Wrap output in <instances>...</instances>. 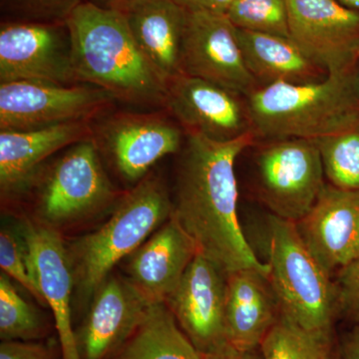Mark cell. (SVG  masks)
Segmentation results:
<instances>
[{
	"mask_svg": "<svg viewBox=\"0 0 359 359\" xmlns=\"http://www.w3.org/2000/svg\"><path fill=\"white\" fill-rule=\"evenodd\" d=\"M0 266L2 273L22 285L39 304H46L30 271L25 244L21 247L15 236L6 229L0 233Z\"/></svg>",
	"mask_w": 359,
	"mask_h": 359,
	"instance_id": "83f0119b",
	"label": "cell"
},
{
	"mask_svg": "<svg viewBox=\"0 0 359 359\" xmlns=\"http://www.w3.org/2000/svg\"><path fill=\"white\" fill-rule=\"evenodd\" d=\"M152 302L128 278L108 276L96 290L88 311L74 328L80 359H108L133 334Z\"/></svg>",
	"mask_w": 359,
	"mask_h": 359,
	"instance_id": "9a60e30c",
	"label": "cell"
},
{
	"mask_svg": "<svg viewBox=\"0 0 359 359\" xmlns=\"http://www.w3.org/2000/svg\"><path fill=\"white\" fill-rule=\"evenodd\" d=\"M115 99L86 84L14 81L0 84V131H27L88 121Z\"/></svg>",
	"mask_w": 359,
	"mask_h": 359,
	"instance_id": "ba28073f",
	"label": "cell"
},
{
	"mask_svg": "<svg viewBox=\"0 0 359 359\" xmlns=\"http://www.w3.org/2000/svg\"><path fill=\"white\" fill-rule=\"evenodd\" d=\"M66 23L76 82L105 90L115 100L164 106L168 82L137 44L124 13L84 0Z\"/></svg>",
	"mask_w": 359,
	"mask_h": 359,
	"instance_id": "7a4b0ae2",
	"label": "cell"
},
{
	"mask_svg": "<svg viewBox=\"0 0 359 359\" xmlns=\"http://www.w3.org/2000/svg\"><path fill=\"white\" fill-rule=\"evenodd\" d=\"M237 36L245 66L259 87L311 83L327 75L290 37L238 28Z\"/></svg>",
	"mask_w": 359,
	"mask_h": 359,
	"instance_id": "7402d4cb",
	"label": "cell"
},
{
	"mask_svg": "<svg viewBox=\"0 0 359 359\" xmlns=\"http://www.w3.org/2000/svg\"><path fill=\"white\" fill-rule=\"evenodd\" d=\"M269 280L282 314L306 330L334 332L339 318L334 278L302 242L294 223L269 218Z\"/></svg>",
	"mask_w": 359,
	"mask_h": 359,
	"instance_id": "5b68a950",
	"label": "cell"
},
{
	"mask_svg": "<svg viewBox=\"0 0 359 359\" xmlns=\"http://www.w3.org/2000/svg\"><path fill=\"white\" fill-rule=\"evenodd\" d=\"M339 318L359 325V257L334 278Z\"/></svg>",
	"mask_w": 359,
	"mask_h": 359,
	"instance_id": "f546056e",
	"label": "cell"
},
{
	"mask_svg": "<svg viewBox=\"0 0 359 359\" xmlns=\"http://www.w3.org/2000/svg\"><path fill=\"white\" fill-rule=\"evenodd\" d=\"M335 339L334 332L306 330L280 314L259 351L263 359H328Z\"/></svg>",
	"mask_w": 359,
	"mask_h": 359,
	"instance_id": "cb8c5ba5",
	"label": "cell"
},
{
	"mask_svg": "<svg viewBox=\"0 0 359 359\" xmlns=\"http://www.w3.org/2000/svg\"><path fill=\"white\" fill-rule=\"evenodd\" d=\"M259 200L273 216L297 223L320 199L327 184L313 140L266 141L256 158Z\"/></svg>",
	"mask_w": 359,
	"mask_h": 359,
	"instance_id": "8992f818",
	"label": "cell"
},
{
	"mask_svg": "<svg viewBox=\"0 0 359 359\" xmlns=\"http://www.w3.org/2000/svg\"><path fill=\"white\" fill-rule=\"evenodd\" d=\"M244 97L214 82L181 74L168 82L164 106L187 135L226 142L254 133Z\"/></svg>",
	"mask_w": 359,
	"mask_h": 359,
	"instance_id": "7c38bea8",
	"label": "cell"
},
{
	"mask_svg": "<svg viewBox=\"0 0 359 359\" xmlns=\"http://www.w3.org/2000/svg\"><path fill=\"white\" fill-rule=\"evenodd\" d=\"M188 11L226 14L233 0H174Z\"/></svg>",
	"mask_w": 359,
	"mask_h": 359,
	"instance_id": "d6a6232c",
	"label": "cell"
},
{
	"mask_svg": "<svg viewBox=\"0 0 359 359\" xmlns=\"http://www.w3.org/2000/svg\"><path fill=\"white\" fill-rule=\"evenodd\" d=\"M199 254L192 238L170 217L130 256L128 280L152 304H166Z\"/></svg>",
	"mask_w": 359,
	"mask_h": 359,
	"instance_id": "ac0fdd59",
	"label": "cell"
},
{
	"mask_svg": "<svg viewBox=\"0 0 359 359\" xmlns=\"http://www.w3.org/2000/svg\"><path fill=\"white\" fill-rule=\"evenodd\" d=\"M226 15L238 29L290 37L287 0H233Z\"/></svg>",
	"mask_w": 359,
	"mask_h": 359,
	"instance_id": "4316f807",
	"label": "cell"
},
{
	"mask_svg": "<svg viewBox=\"0 0 359 359\" xmlns=\"http://www.w3.org/2000/svg\"><path fill=\"white\" fill-rule=\"evenodd\" d=\"M203 359H263L259 348L240 349L226 344L211 353L203 354Z\"/></svg>",
	"mask_w": 359,
	"mask_h": 359,
	"instance_id": "836d02e7",
	"label": "cell"
},
{
	"mask_svg": "<svg viewBox=\"0 0 359 359\" xmlns=\"http://www.w3.org/2000/svg\"><path fill=\"white\" fill-rule=\"evenodd\" d=\"M282 314L268 275L255 269L226 276V325L229 344L240 349L259 348Z\"/></svg>",
	"mask_w": 359,
	"mask_h": 359,
	"instance_id": "d6986e66",
	"label": "cell"
},
{
	"mask_svg": "<svg viewBox=\"0 0 359 359\" xmlns=\"http://www.w3.org/2000/svg\"><path fill=\"white\" fill-rule=\"evenodd\" d=\"M186 11L182 74L214 82L245 97L256 90L259 85L245 66L237 27L228 16Z\"/></svg>",
	"mask_w": 359,
	"mask_h": 359,
	"instance_id": "8fae6325",
	"label": "cell"
},
{
	"mask_svg": "<svg viewBox=\"0 0 359 359\" xmlns=\"http://www.w3.org/2000/svg\"><path fill=\"white\" fill-rule=\"evenodd\" d=\"M358 73H359V51H358Z\"/></svg>",
	"mask_w": 359,
	"mask_h": 359,
	"instance_id": "8d00e7d4",
	"label": "cell"
},
{
	"mask_svg": "<svg viewBox=\"0 0 359 359\" xmlns=\"http://www.w3.org/2000/svg\"><path fill=\"white\" fill-rule=\"evenodd\" d=\"M340 4H344V6L348 8L353 9V11H358L359 13V0H337Z\"/></svg>",
	"mask_w": 359,
	"mask_h": 359,
	"instance_id": "d590c367",
	"label": "cell"
},
{
	"mask_svg": "<svg viewBox=\"0 0 359 359\" xmlns=\"http://www.w3.org/2000/svg\"><path fill=\"white\" fill-rule=\"evenodd\" d=\"M226 276L216 264L198 254L166 302L179 327L202 354L228 344Z\"/></svg>",
	"mask_w": 359,
	"mask_h": 359,
	"instance_id": "5bb4252c",
	"label": "cell"
},
{
	"mask_svg": "<svg viewBox=\"0 0 359 359\" xmlns=\"http://www.w3.org/2000/svg\"><path fill=\"white\" fill-rule=\"evenodd\" d=\"M108 359H203L166 304L151 306L133 334Z\"/></svg>",
	"mask_w": 359,
	"mask_h": 359,
	"instance_id": "603a6c76",
	"label": "cell"
},
{
	"mask_svg": "<svg viewBox=\"0 0 359 359\" xmlns=\"http://www.w3.org/2000/svg\"><path fill=\"white\" fill-rule=\"evenodd\" d=\"M245 99L257 138L316 140L358 121V67L311 83L257 87Z\"/></svg>",
	"mask_w": 359,
	"mask_h": 359,
	"instance_id": "3957f363",
	"label": "cell"
},
{
	"mask_svg": "<svg viewBox=\"0 0 359 359\" xmlns=\"http://www.w3.org/2000/svg\"><path fill=\"white\" fill-rule=\"evenodd\" d=\"M86 1L92 2V4L98 6L114 9V11L125 13L131 7L136 6L137 4L143 1V0H86Z\"/></svg>",
	"mask_w": 359,
	"mask_h": 359,
	"instance_id": "e575fe53",
	"label": "cell"
},
{
	"mask_svg": "<svg viewBox=\"0 0 359 359\" xmlns=\"http://www.w3.org/2000/svg\"><path fill=\"white\" fill-rule=\"evenodd\" d=\"M92 138L123 178L136 183L155 163L181 148L183 132L160 114L119 113L99 125Z\"/></svg>",
	"mask_w": 359,
	"mask_h": 359,
	"instance_id": "4fadbf2b",
	"label": "cell"
},
{
	"mask_svg": "<svg viewBox=\"0 0 359 359\" xmlns=\"http://www.w3.org/2000/svg\"><path fill=\"white\" fill-rule=\"evenodd\" d=\"M294 224L314 259L334 278L359 257V190L327 184L313 209Z\"/></svg>",
	"mask_w": 359,
	"mask_h": 359,
	"instance_id": "e0dca14e",
	"label": "cell"
},
{
	"mask_svg": "<svg viewBox=\"0 0 359 359\" xmlns=\"http://www.w3.org/2000/svg\"><path fill=\"white\" fill-rule=\"evenodd\" d=\"M0 359H62L60 346L51 341H2Z\"/></svg>",
	"mask_w": 359,
	"mask_h": 359,
	"instance_id": "4dcf8cb0",
	"label": "cell"
},
{
	"mask_svg": "<svg viewBox=\"0 0 359 359\" xmlns=\"http://www.w3.org/2000/svg\"><path fill=\"white\" fill-rule=\"evenodd\" d=\"M313 141L328 184L344 190H359V120Z\"/></svg>",
	"mask_w": 359,
	"mask_h": 359,
	"instance_id": "d4e9b609",
	"label": "cell"
},
{
	"mask_svg": "<svg viewBox=\"0 0 359 359\" xmlns=\"http://www.w3.org/2000/svg\"><path fill=\"white\" fill-rule=\"evenodd\" d=\"M92 137L78 142L56 161L40 189L39 214L46 226L74 223L100 212L117 193Z\"/></svg>",
	"mask_w": 359,
	"mask_h": 359,
	"instance_id": "52a82bcc",
	"label": "cell"
},
{
	"mask_svg": "<svg viewBox=\"0 0 359 359\" xmlns=\"http://www.w3.org/2000/svg\"><path fill=\"white\" fill-rule=\"evenodd\" d=\"M76 82L66 21H9L0 28V82Z\"/></svg>",
	"mask_w": 359,
	"mask_h": 359,
	"instance_id": "9c48e42d",
	"label": "cell"
},
{
	"mask_svg": "<svg viewBox=\"0 0 359 359\" xmlns=\"http://www.w3.org/2000/svg\"><path fill=\"white\" fill-rule=\"evenodd\" d=\"M256 138L252 132L226 142L189 134L180 163L171 217L201 256L226 273L255 269L269 276V264L248 243L238 212L236 161Z\"/></svg>",
	"mask_w": 359,
	"mask_h": 359,
	"instance_id": "6da1fadb",
	"label": "cell"
},
{
	"mask_svg": "<svg viewBox=\"0 0 359 359\" xmlns=\"http://www.w3.org/2000/svg\"><path fill=\"white\" fill-rule=\"evenodd\" d=\"M84 0H2V6L18 20L58 22L68 16Z\"/></svg>",
	"mask_w": 359,
	"mask_h": 359,
	"instance_id": "f1b7e54d",
	"label": "cell"
},
{
	"mask_svg": "<svg viewBox=\"0 0 359 359\" xmlns=\"http://www.w3.org/2000/svg\"><path fill=\"white\" fill-rule=\"evenodd\" d=\"M328 359H359V325L337 337Z\"/></svg>",
	"mask_w": 359,
	"mask_h": 359,
	"instance_id": "1f68e13d",
	"label": "cell"
},
{
	"mask_svg": "<svg viewBox=\"0 0 359 359\" xmlns=\"http://www.w3.org/2000/svg\"><path fill=\"white\" fill-rule=\"evenodd\" d=\"M290 39L330 73L358 65L359 13L337 0H287Z\"/></svg>",
	"mask_w": 359,
	"mask_h": 359,
	"instance_id": "30bf717a",
	"label": "cell"
},
{
	"mask_svg": "<svg viewBox=\"0 0 359 359\" xmlns=\"http://www.w3.org/2000/svg\"><path fill=\"white\" fill-rule=\"evenodd\" d=\"M173 202L159 177L146 176L124 196L101 228L67 248L74 290L84 304L124 257L170 219Z\"/></svg>",
	"mask_w": 359,
	"mask_h": 359,
	"instance_id": "277c9868",
	"label": "cell"
},
{
	"mask_svg": "<svg viewBox=\"0 0 359 359\" xmlns=\"http://www.w3.org/2000/svg\"><path fill=\"white\" fill-rule=\"evenodd\" d=\"M48 332L47 325L32 306L25 301L11 282L0 276V337L2 341H41Z\"/></svg>",
	"mask_w": 359,
	"mask_h": 359,
	"instance_id": "484cf974",
	"label": "cell"
},
{
	"mask_svg": "<svg viewBox=\"0 0 359 359\" xmlns=\"http://www.w3.org/2000/svg\"><path fill=\"white\" fill-rule=\"evenodd\" d=\"M88 121L27 131H0V189L4 195L27 186L39 165L54 153L90 138Z\"/></svg>",
	"mask_w": 359,
	"mask_h": 359,
	"instance_id": "ffe728a7",
	"label": "cell"
},
{
	"mask_svg": "<svg viewBox=\"0 0 359 359\" xmlns=\"http://www.w3.org/2000/svg\"><path fill=\"white\" fill-rule=\"evenodd\" d=\"M28 264L53 313L62 359H80L75 342L71 299L74 278L67 247L55 229L26 221L21 229Z\"/></svg>",
	"mask_w": 359,
	"mask_h": 359,
	"instance_id": "2e32d148",
	"label": "cell"
},
{
	"mask_svg": "<svg viewBox=\"0 0 359 359\" xmlns=\"http://www.w3.org/2000/svg\"><path fill=\"white\" fill-rule=\"evenodd\" d=\"M124 14L137 44L165 80L181 75L186 9L174 0H143Z\"/></svg>",
	"mask_w": 359,
	"mask_h": 359,
	"instance_id": "44dd1931",
	"label": "cell"
}]
</instances>
